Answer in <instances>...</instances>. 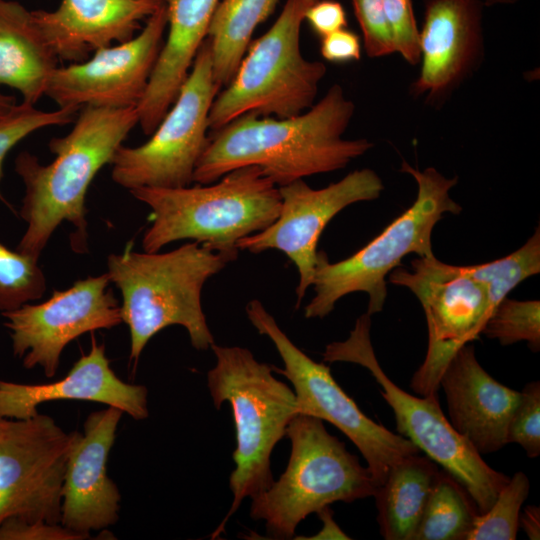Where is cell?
<instances>
[{
	"instance_id": "6da1fadb",
	"label": "cell",
	"mask_w": 540,
	"mask_h": 540,
	"mask_svg": "<svg viewBox=\"0 0 540 540\" xmlns=\"http://www.w3.org/2000/svg\"><path fill=\"white\" fill-rule=\"evenodd\" d=\"M355 104L339 84L303 113L264 117L247 113L209 134L193 182L210 184L249 165L261 168L278 187L316 174L345 168L374 144L343 137Z\"/></svg>"
},
{
	"instance_id": "7a4b0ae2",
	"label": "cell",
	"mask_w": 540,
	"mask_h": 540,
	"mask_svg": "<svg viewBox=\"0 0 540 540\" xmlns=\"http://www.w3.org/2000/svg\"><path fill=\"white\" fill-rule=\"evenodd\" d=\"M138 122L137 107H82L71 131L50 140L49 149L55 155L51 163L44 165L27 151L18 154L15 171L25 187L19 215L27 227L17 251L39 258L64 221L74 227L70 239L73 250L87 251L88 188L100 169L111 164Z\"/></svg>"
},
{
	"instance_id": "3957f363",
	"label": "cell",
	"mask_w": 540,
	"mask_h": 540,
	"mask_svg": "<svg viewBox=\"0 0 540 540\" xmlns=\"http://www.w3.org/2000/svg\"><path fill=\"white\" fill-rule=\"evenodd\" d=\"M236 259L194 241L165 253L127 248L108 256L106 273L121 293L134 366L151 338L172 325L186 329L196 350L211 348L215 341L202 309V289Z\"/></svg>"
},
{
	"instance_id": "277c9868",
	"label": "cell",
	"mask_w": 540,
	"mask_h": 540,
	"mask_svg": "<svg viewBox=\"0 0 540 540\" xmlns=\"http://www.w3.org/2000/svg\"><path fill=\"white\" fill-rule=\"evenodd\" d=\"M151 209L145 252L178 240H193L238 257L239 240L271 225L281 209L279 187L260 167L234 169L210 184L129 190Z\"/></svg>"
},
{
	"instance_id": "5b68a950",
	"label": "cell",
	"mask_w": 540,
	"mask_h": 540,
	"mask_svg": "<svg viewBox=\"0 0 540 540\" xmlns=\"http://www.w3.org/2000/svg\"><path fill=\"white\" fill-rule=\"evenodd\" d=\"M400 171L415 180V201L379 235L346 259L331 263L324 251H318L312 282L314 296L304 308L305 318L326 317L339 299L354 292L368 294V315L379 313L387 297L386 278L400 266L403 257L411 253L426 258L435 256L432 250L435 225L445 214L457 215L462 211L461 205L450 195L458 177L448 178L434 167L419 170L405 160Z\"/></svg>"
},
{
	"instance_id": "8992f818",
	"label": "cell",
	"mask_w": 540,
	"mask_h": 540,
	"mask_svg": "<svg viewBox=\"0 0 540 540\" xmlns=\"http://www.w3.org/2000/svg\"><path fill=\"white\" fill-rule=\"evenodd\" d=\"M210 349L216 364L207 373V386L216 409L224 402L230 404L236 432L235 469L229 478L233 501L214 539L244 498H253L273 484L272 451L298 412L294 391L249 349L215 343Z\"/></svg>"
},
{
	"instance_id": "52a82bcc",
	"label": "cell",
	"mask_w": 540,
	"mask_h": 540,
	"mask_svg": "<svg viewBox=\"0 0 540 540\" xmlns=\"http://www.w3.org/2000/svg\"><path fill=\"white\" fill-rule=\"evenodd\" d=\"M286 436L291 442L286 470L252 498L250 508L252 519L265 522L270 538H293L302 520L334 502L373 497L377 486L368 467L328 433L323 420L298 413Z\"/></svg>"
},
{
	"instance_id": "ba28073f",
	"label": "cell",
	"mask_w": 540,
	"mask_h": 540,
	"mask_svg": "<svg viewBox=\"0 0 540 540\" xmlns=\"http://www.w3.org/2000/svg\"><path fill=\"white\" fill-rule=\"evenodd\" d=\"M315 1L286 0L270 29L250 43L235 75L212 103L210 133L247 113L288 118L314 104L327 68L302 55L300 31Z\"/></svg>"
},
{
	"instance_id": "9c48e42d",
	"label": "cell",
	"mask_w": 540,
	"mask_h": 540,
	"mask_svg": "<svg viewBox=\"0 0 540 540\" xmlns=\"http://www.w3.org/2000/svg\"><path fill=\"white\" fill-rule=\"evenodd\" d=\"M370 329L371 316L364 313L357 318L346 340L326 346L323 360L350 362L366 368L394 413L398 434L453 475L468 491L479 513L487 511L509 477L490 467L453 428L440 407L438 395L414 396L387 376L374 352Z\"/></svg>"
},
{
	"instance_id": "30bf717a",
	"label": "cell",
	"mask_w": 540,
	"mask_h": 540,
	"mask_svg": "<svg viewBox=\"0 0 540 540\" xmlns=\"http://www.w3.org/2000/svg\"><path fill=\"white\" fill-rule=\"evenodd\" d=\"M219 91L205 39L175 101L150 139L137 147L121 145L115 152L113 181L128 190L190 186L209 142V113Z\"/></svg>"
},
{
	"instance_id": "8fae6325",
	"label": "cell",
	"mask_w": 540,
	"mask_h": 540,
	"mask_svg": "<svg viewBox=\"0 0 540 540\" xmlns=\"http://www.w3.org/2000/svg\"><path fill=\"white\" fill-rule=\"evenodd\" d=\"M246 315L259 334L272 341L280 355L284 367H273V371L292 383L297 412L327 421L345 434L365 459L377 487L394 464L420 452L410 440L365 415L335 381L329 366L314 361L299 349L262 302L251 300L246 305Z\"/></svg>"
},
{
	"instance_id": "7c38bea8",
	"label": "cell",
	"mask_w": 540,
	"mask_h": 540,
	"mask_svg": "<svg viewBox=\"0 0 540 540\" xmlns=\"http://www.w3.org/2000/svg\"><path fill=\"white\" fill-rule=\"evenodd\" d=\"M412 271L395 268L388 282L408 288L423 307L428 346L423 363L411 379L420 396L438 395L440 377L455 353L479 338L493 312L485 284L464 266L431 258L412 260Z\"/></svg>"
},
{
	"instance_id": "4fadbf2b",
	"label": "cell",
	"mask_w": 540,
	"mask_h": 540,
	"mask_svg": "<svg viewBox=\"0 0 540 540\" xmlns=\"http://www.w3.org/2000/svg\"><path fill=\"white\" fill-rule=\"evenodd\" d=\"M72 432L46 414L0 415V524L8 518L60 523Z\"/></svg>"
},
{
	"instance_id": "5bb4252c",
	"label": "cell",
	"mask_w": 540,
	"mask_h": 540,
	"mask_svg": "<svg viewBox=\"0 0 540 540\" xmlns=\"http://www.w3.org/2000/svg\"><path fill=\"white\" fill-rule=\"evenodd\" d=\"M384 190L381 177L372 169H357L337 182L320 189L303 179L279 187L281 209L277 219L264 230L239 240V250L258 254L269 249L283 252L296 266V308L312 286L318 259L320 236L346 207L380 197Z\"/></svg>"
},
{
	"instance_id": "9a60e30c",
	"label": "cell",
	"mask_w": 540,
	"mask_h": 540,
	"mask_svg": "<svg viewBox=\"0 0 540 540\" xmlns=\"http://www.w3.org/2000/svg\"><path fill=\"white\" fill-rule=\"evenodd\" d=\"M107 273L76 281L54 291L42 303H26L2 312L13 355L26 369L39 366L46 377L57 373L64 348L81 335L110 329L122 322L120 304Z\"/></svg>"
},
{
	"instance_id": "2e32d148",
	"label": "cell",
	"mask_w": 540,
	"mask_h": 540,
	"mask_svg": "<svg viewBox=\"0 0 540 540\" xmlns=\"http://www.w3.org/2000/svg\"><path fill=\"white\" fill-rule=\"evenodd\" d=\"M166 28L163 2L132 39L101 48L83 62L57 67L45 95L59 108L137 107L162 48Z\"/></svg>"
},
{
	"instance_id": "e0dca14e",
	"label": "cell",
	"mask_w": 540,
	"mask_h": 540,
	"mask_svg": "<svg viewBox=\"0 0 540 540\" xmlns=\"http://www.w3.org/2000/svg\"><path fill=\"white\" fill-rule=\"evenodd\" d=\"M484 6L480 0H425L414 97L440 109L478 71L485 56Z\"/></svg>"
},
{
	"instance_id": "ac0fdd59",
	"label": "cell",
	"mask_w": 540,
	"mask_h": 540,
	"mask_svg": "<svg viewBox=\"0 0 540 540\" xmlns=\"http://www.w3.org/2000/svg\"><path fill=\"white\" fill-rule=\"evenodd\" d=\"M123 412L115 407L92 412L83 432L72 431L63 487L60 524L86 539L119 519L121 494L107 463Z\"/></svg>"
},
{
	"instance_id": "d6986e66",
	"label": "cell",
	"mask_w": 540,
	"mask_h": 540,
	"mask_svg": "<svg viewBox=\"0 0 540 540\" xmlns=\"http://www.w3.org/2000/svg\"><path fill=\"white\" fill-rule=\"evenodd\" d=\"M450 423L482 455L507 443L510 418L520 392L495 380L478 362L474 346H462L445 367L440 380Z\"/></svg>"
},
{
	"instance_id": "ffe728a7",
	"label": "cell",
	"mask_w": 540,
	"mask_h": 540,
	"mask_svg": "<svg viewBox=\"0 0 540 540\" xmlns=\"http://www.w3.org/2000/svg\"><path fill=\"white\" fill-rule=\"evenodd\" d=\"M148 390L121 380L110 366L104 344L93 338L91 348L74 363L65 377L51 383L24 384L0 380V415L29 418L38 406L57 400H81L120 409L135 420L149 416Z\"/></svg>"
},
{
	"instance_id": "44dd1931",
	"label": "cell",
	"mask_w": 540,
	"mask_h": 540,
	"mask_svg": "<svg viewBox=\"0 0 540 540\" xmlns=\"http://www.w3.org/2000/svg\"><path fill=\"white\" fill-rule=\"evenodd\" d=\"M164 0H62L53 11L34 10V20L59 60L80 63L95 51L132 39L140 22Z\"/></svg>"
},
{
	"instance_id": "7402d4cb",
	"label": "cell",
	"mask_w": 540,
	"mask_h": 540,
	"mask_svg": "<svg viewBox=\"0 0 540 540\" xmlns=\"http://www.w3.org/2000/svg\"><path fill=\"white\" fill-rule=\"evenodd\" d=\"M167 38L137 105L143 133L151 135L175 101L207 36L219 0H164Z\"/></svg>"
},
{
	"instance_id": "603a6c76",
	"label": "cell",
	"mask_w": 540,
	"mask_h": 540,
	"mask_svg": "<svg viewBox=\"0 0 540 540\" xmlns=\"http://www.w3.org/2000/svg\"><path fill=\"white\" fill-rule=\"evenodd\" d=\"M58 61L32 11L17 1L0 0V85L16 89L22 102L35 105Z\"/></svg>"
},
{
	"instance_id": "cb8c5ba5",
	"label": "cell",
	"mask_w": 540,
	"mask_h": 540,
	"mask_svg": "<svg viewBox=\"0 0 540 540\" xmlns=\"http://www.w3.org/2000/svg\"><path fill=\"white\" fill-rule=\"evenodd\" d=\"M439 473L438 464L419 453L390 468L373 495L385 540H412Z\"/></svg>"
},
{
	"instance_id": "d4e9b609",
	"label": "cell",
	"mask_w": 540,
	"mask_h": 540,
	"mask_svg": "<svg viewBox=\"0 0 540 540\" xmlns=\"http://www.w3.org/2000/svg\"><path fill=\"white\" fill-rule=\"evenodd\" d=\"M279 0H222L211 18L209 42L212 74L225 87L235 75L256 27L275 10Z\"/></svg>"
},
{
	"instance_id": "484cf974",
	"label": "cell",
	"mask_w": 540,
	"mask_h": 540,
	"mask_svg": "<svg viewBox=\"0 0 540 540\" xmlns=\"http://www.w3.org/2000/svg\"><path fill=\"white\" fill-rule=\"evenodd\" d=\"M478 514L463 485L440 470L412 540H466Z\"/></svg>"
},
{
	"instance_id": "4316f807",
	"label": "cell",
	"mask_w": 540,
	"mask_h": 540,
	"mask_svg": "<svg viewBox=\"0 0 540 540\" xmlns=\"http://www.w3.org/2000/svg\"><path fill=\"white\" fill-rule=\"evenodd\" d=\"M465 270L485 284L491 308L496 306L523 280L540 272V229L516 251L503 258L477 265H465Z\"/></svg>"
},
{
	"instance_id": "83f0119b",
	"label": "cell",
	"mask_w": 540,
	"mask_h": 540,
	"mask_svg": "<svg viewBox=\"0 0 540 540\" xmlns=\"http://www.w3.org/2000/svg\"><path fill=\"white\" fill-rule=\"evenodd\" d=\"M530 481L516 472L500 490L487 511L479 513L466 540H514L519 529L521 507L528 497Z\"/></svg>"
},
{
	"instance_id": "f1b7e54d",
	"label": "cell",
	"mask_w": 540,
	"mask_h": 540,
	"mask_svg": "<svg viewBox=\"0 0 540 540\" xmlns=\"http://www.w3.org/2000/svg\"><path fill=\"white\" fill-rule=\"evenodd\" d=\"M45 291L46 278L38 258L13 251L0 242L1 313L41 299Z\"/></svg>"
},
{
	"instance_id": "f546056e",
	"label": "cell",
	"mask_w": 540,
	"mask_h": 540,
	"mask_svg": "<svg viewBox=\"0 0 540 540\" xmlns=\"http://www.w3.org/2000/svg\"><path fill=\"white\" fill-rule=\"evenodd\" d=\"M482 334L503 346L527 342L533 352L540 350V301H519L505 297L487 319Z\"/></svg>"
},
{
	"instance_id": "4dcf8cb0",
	"label": "cell",
	"mask_w": 540,
	"mask_h": 540,
	"mask_svg": "<svg viewBox=\"0 0 540 540\" xmlns=\"http://www.w3.org/2000/svg\"><path fill=\"white\" fill-rule=\"evenodd\" d=\"M79 110L58 108L54 111H42L34 105L21 102L0 119V182L3 177V164L8 152L31 133L48 126H62L74 122ZM0 200L8 202L0 191Z\"/></svg>"
},
{
	"instance_id": "1f68e13d",
	"label": "cell",
	"mask_w": 540,
	"mask_h": 540,
	"mask_svg": "<svg viewBox=\"0 0 540 540\" xmlns=\"http://www.w3.org/2000/svg\"><path fill=\"white\" fill-rule=\"evenodd\" d=\"M507 443L520 445L529 458L540 455V383H527L510 418Z\"/></svg>"
},
{
	"instance_id": "d6a6232c",
	"label": "cell",
	"mask_w": 540,
	"mask_h": 540,
	"mask_svg": "<svg viewBox=\"0 0 540 540\" xmlns=\"http://www.w3.org/2000/svg\"><path fill=\"white\" fill-rule=\"evenodd\" d=\"M350 1L362 32L366 54L371 58H381L396 53L383 0Z\"/></svg>"
},
{
	"instance_id": "836d02e7",
	"label": "cell",
	"mask_w": 540,
	"mask_h": 540,
	"mask_svg": "<svg viewBox=\"0 0 540 540\" xmlns=\"http://www.w3.org/2000/svg\"><path fill=\"white\" fill-rule=\"evenodd\" d=\"M396 53L410 65L419 64V27L411 0H383Z\"/></svg>"
},
{
	"instance_id": "e575fe53",
	"label": "cell",
	"mask_w": 540,
	"mask_h": 540,
	"mask_svg": "<svg viewBox=\"0 0 540 540\" xmlns=\"http://www.w3.org/2000/svg\"><path fill=\"white\" fill-rule=\"evenodd\" d=\"M60 523L8 518L0 524V540H84Z\"/></svg>"
},
{
	"instance_id": "d590c367",
	"label": "cell",
	"mask_w": 540,
	"mask_h": 540,
	"mask_svg": "<svg viewBox=\"0 0 540 540\" xmlns=\"http://www.w3.org/2000/svg\"><path fill=\"white\" fill-rule=\"evenodd\" d=\"M321 56L331 63L359 61L362 54L360 37L346 28L321 38Z\"/></svg>"
},
{
	"instance_id": "8d00e7d4",
	"label": "cell",
	"mask_w": 540,
	"mask_h": 540,
	"mask_svg": "<svg viewBox=\"0 0 540 540\" xmlns=\"http://www.w3.org/2000/svg\"><path fill=\"white\" fill-rule=\"evenodd\" d=\"M305 20L320 37L347 27L346 11L335 0H317L306 11Z\"/></svg>"
},
{
	"instance_id": "74e56055",
	"label": "cell",
	"mask_w": 540,
	"mask_h": 540,
	"mask_svg": "<svg viewBox=\"0 0 540 540\" xmlns=\"http://www.w3.org/2000/svg\"><path fill=\"white\" fill-rule=\"evenodd\" d=\"M521 528L531 540L540 539V508L536 505H527L519 517Z\"/></svg>"
},
{
	"instance_id": "f35d334b",
	"label": "cell",
	"mask_w": 540,
	"mask_h": 540,
	"mask_svg": "<svg viewBox=\"0 0 540 540\" xmlns=\"http://www.w3.org/2000/svg\"><path fill=\"white\" fill-rule=\"evenodd\" d=\"M323 521L322 530L313 537L315 539H349L347 535L338 527L333 520V516L329 507L324 508L317 513Z\"/></svg>"
},
{
	"instance_id": "ab89813d",
	"label": "cell",
	"mask_w": 540,
	"mask_h": 540,
	"mask_svg": "<svg viewBox=\"0 0 540 540\" xmlns=\"http://www.w3.org/2000/svg\"><path fill=\"white\" fill-rule=\"evenodd\" d=\"M17 105L16 98L0 91V119L9 114Z\"/></svg>"
},
{
	"instance_id": "60d3db41",
	"label": "cell",
	"mask_w": 540,
	"mask_h": 540,
	"mask_svg": "<svg viewBox=\"0 0 540 540\" xmlns=\"http://www.w3.org/2000/svg\"><path fill=\"white\" fill-rule=\"evenodd\" d=\"M484 3V5L489 6H508V5H514L519 0H480Z\"/></svg>"
}]
</instances>
